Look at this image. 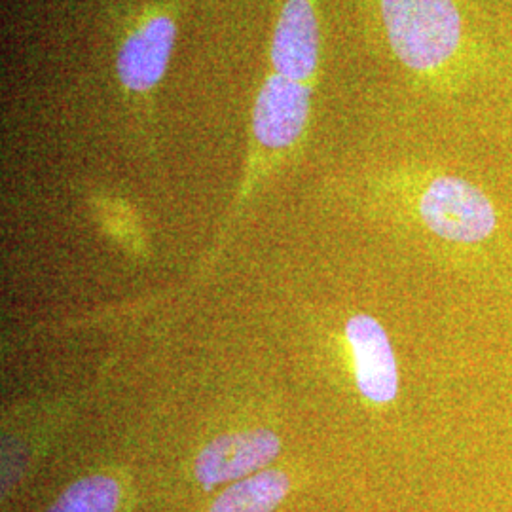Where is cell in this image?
Segmentation results:
<instances>
[{
	"label": "cell",
	"instance_id": "cell-1",
	"mask_svg": "<svg viewBox=\"0 0 512 512\" xmlns=\"http://www.w3.org/2000/svg\"><path fill=\"white\" fill-rule=\"evenodd\" d=\"M374 25L408 80L454 97L488 69L490 50L465 0H366Z\"/></svg>",
	"mask_w": 512,
	"mask_h": 512
},
{
	"label": "cell",
	"instance_id": "cell-8",
	"mask_svg": "<svg viewBox=\"0 0 512 512\" xmlns=\"http://www.w3.org/2000/svg\"><path fill=\"white\" fill-rule=\"evenodd\" d=\"M120 501V486L109 476H88L61 495L48 512H114Z\"/></svg>",
	"mask_w": 512,
	"mask_h": 512
},
{
	"label": "cell",
	"instance_id": "cell-6",
	"mask_svg": "<svg viewBox=\"0 0 512 512\" xmlns=\"http://www.w3.org/2000/svg\"><path fill=\"white\" fill-rule=\"evenodd\" d=\"M279 450L281 442L268 429L222 435L209 442L196 459V478L205 488H213L266 467Z\"/></svg>",
	"mask_w": 512,
	"mask_h": 512
},
{
	"label": "cell",
	"instance_id": "cell-7",
	"mask_svg": "<svg viewBox=\"0 0 512 512\" xmlns=\"http://www.w3.org/2000/svg\"><path fill=\"white\" fill-rule=\"evenodd\" d=\"M287 492V476L279 471H264L222 492L211 512H272Z\"/></svg>",
	"mask_w": 512,
	"mask_h": 512
},
{
	"label": "cell",
	"instance_id": "cell-5",
	"mask_svg": "<svg viewBox=\"0 0 512 512\" xmlns=\"http://www.w3.org/2000/svg\"><path fill=\"white\" fill-rule=\"evenodd\" d=\"M344 338L359 395L374 406L393 403L399 395V366L382 323L355 313L346 321Z\"/></svg>",
	"mask_w": 512,
	"mask_h": 512
},
{
	"label": "cell",
	"instance_id": "cell-2",
	"mask_svg": "<svg viewBox=\"0 0 512 512\" xmlns=\"http://www.w3.org/2000/svg\"><path fill=\"white\" fill-rule=\"evenodd\" d=\"M412 217L463 266L480 264L499 236L501 219L482 186L446 171H423L406 181Z\"/></svg>",
	"mask_w": 512,
	"mask_h": 512
},
{
	"label": "cell",
	"instance_id": "cell-3",
	"mask_svg": "<svg viewBox=\"0 0 512 512\" xmlns=\"http://www.w3.org/2000/svg\"><path fill=\"white\" fill-rule=\"evenodd\" d=\"M177 33V14L171 6L148 4L129 19L116 46L114 69L131 103L152 105L171 63Z\"/></svg>",
	"mask_w": 512,
	"mask_h": 512
},
{
	"label": "cell",
	"instance_id": "cell-4",
	"mask_svg": "<svg viewBox=\"0 0 512 512\" xmlns=\"http://www.w3.org/2000/svg\"><path fill=\"white\" fill-rule=\"evenodd\" d=\"M272 73L315 88L321 69L317 0H283L270 42Z\"/></svg>",
	"mask_w": 512,
	"mask_h": 512
}]
</instances>
